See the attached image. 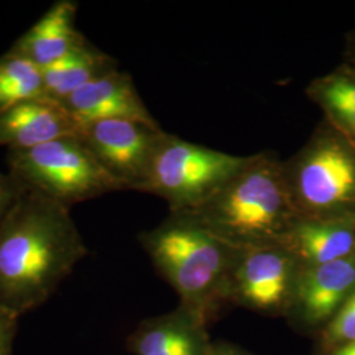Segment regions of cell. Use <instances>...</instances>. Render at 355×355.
<instances>
[{
    "mask_svg": "<svg viewBox=\"0 0 355 355\" xmlns=\"http://www.w3.org/2000/svg\"><path fill=\"white\" fill-rule=\"evenodd\" d=\"M86 255L70 209L24 189L0 227V304L19 318L37 309Z\"/></svg>",
    "mask_w": 355,
    "mask_h": 355,
    "instance_id": "1",
    "label": "cell"
},
{
    "mask_svg": "<svg viewBox=\"0 0 355 355\" xmlns=\"http://www.w3.org/2000/svg\"><path fill=\"white\" fill-rule=\"evenodd\" d=\"M205 228L236 249L278 242L299 217L286 178L284 162L274 153H257L193 211Z\"/></svg>",
    "mask_w": 355,
    "mask_h": 355,
    "instance_id": "2",
    "label": "cell"
},
{
    "mask_svg": "<svg viewBox=\"0 0 355 355\" xmlns=\"http://www.w3.org/2000/svg\"><path fill=\"white\" fill-rule=\"evenodd\" d=\"M141 242L186 302H202L230 283L237 249L192 216L170 212L159 227L141 236Z\"/></svg>",
    "mask_w": 355,
    "mask_h": 355,
    "instance_id": "3",
    "label": "cell"
},
{
    "mask_svg": "<svg viewBox=\"0 0 355 355\" xmlns=\"http://www.w3.org/2000/svg\"><path fill=\"white\" fill-rule=\"evenodd\" d=\"M284 170L299 216L355 217V145L329 123L318 124Z\"/></svg>",
    "mask_w": 355,
    "mask_h": 355,
    "instance_id": "4",
    "label": "cell"
},
{
    "mask_svg": "<svg viewBox=\"0 0 355 355\" xmlns=\"http://www.w3.org/2000/svg\"><path fill=\"white\" fill-rule=\"evenodd\" d=\"M8 173L26 190L70 209L120 191L76 135L24 150H8Z\"/></svg>",
    "mask_w": 355,
    "mask_h": 355,
    "instance_id": "5",
    "label": "cell"
},
{
    "mask_svg": "<svg viewBox=\"0 0 355 355\" xmlns=\"http://www.w3.org/2000/svg\"><path fill=\"white\" fill-rule=\"evenodd\" d=\"M249 157L209 149L165 132L140 192L162 198L170 212H190L215 195Z\"/></svg>",
    "mask_w": 355,
    "mask_h": 355,
    "instance_id": "6",
    "label": "cell"
},
{
    "mask_svg": "<svg viewBox=\"0 0 355 355\" xmlns=\"http://www.w3.org/2000/svg\"><path fill=\"white\" fill-rule=\"evenodd\" d=\"M164 135L161 127L129 119L102 120L76 129V136L120 190H141Z\"/></svg>",
    "mask_w": 355,
    "mask_h": 355,
    "instance_id": "7",
    "label": "cell"
},
{
    "mask_svg": "<svg viewBox=\"0 0 355 355\" xmlns=\"http://www.w3.org/2000/svg\"><path fill=\"white\" fill-rule=\"evenodd\" d=\"M299 263L278 242L237 249L230 286L248 304L272 309L292 297Z\"/></svg>",
    "mask_w": 355,
    "mask_h": 355,
    "instance_id": "8",
    "label": "cell"
},
{
    "mask_svg": "<svg viewBox=\"0 0 355 355\" xmlns=\"http://www.w3.org/2000/svg\"><path fill=\"white\" fill-rule=\"evenodd\" d=\"M58 104L76 129L89 123L112 119H129L159 127L142 102L132 78L119 69L91 80Z\"/></svg>",
    "mask_w": 355,
    "mask_h": 355,
    "instance_id": "9",
    "label": "cell"
},
{
    "mask_svg": "<svg viewBox=\"0 0 355 355\" xmlns=\"http://www.w3.org/2000/svg\"><path fill=\"white\" fill-rule=\"evenodd\" d=\"M278 243L300 267L318 266L355 254V217L322 218L299 216Z\"/></svg>",
    "mask_w": 355,
    "mask_h": 355,
    "instance_id": "10",
    "label": "cell"
},
{
    "mask_svg": "<svg viewBox=\"0 0 355 355\" xmlns=\"http://www.w3.org/2000/svg\"><path fill=\"white\" fill-rule=\"evenodd\" d=\"M355 291V254L318 266L300 267L292 297L308 321L318 322L338 312Z\"/></svg>",
    "mask_w": 355,
    "mask_h": 355,
    "instance_id": "11",
    "label": "cell"
},
{
    "mask_svg": "<svg viewBox=\"0 0 355 355\" xmlns=\"http://www.w3.org/2000/svg\"><path fill=\"white\" fill-rule=\"evenodd\" d=\"M76 135V124L58 103L46 98L17 103L0 111V146L24 150Z\"/></svg>",
    "mask_w": 355,
    "mask_h": 355,
    "instance_id": "12",
    "label": "cell"
},
{
    "mask_svg": "<svg viewBox=\"0 0 355 355\" xmlns=\"http://www.w3.org/2000/svg\"><path fill=\"white\" fill-rule=\"evenodd\" d=\"M78 3L58 0L37 23L17 38L8 51L24 57L41 70L76 49L86 37L76 29Z\"/></svg>",
    "mask_w": 355,
    "mask_h": 355,
    "instance_id": "13",
    "label": "cell"
},
{
    "mask_svg": "<svg viewBox=\"0 0 355 355\" xmlns=\"http://www.w3.org/2000/svg\"><path fill=\"white\" fill-rule=\"evenodd\" d=\"M117 69L114 58L89 44L87 38L61 60L42 69L44 96L61 103L91 80Z\"/></svg>",
    "mask_w": 355,
    "mask_h": 355,
    "instance_id": "14",
    "label": "cell"
},
{
    "mask_svg": "<svg viewBox=\"0 0 355 355\" xmlns=\"http://www.w3.org/2000/svg\"><path fill=\"white\" fill-rule=\"evenodd\" d=\"M306 96L324 114V120L355 145V71L341 64L315 78Z\"/></svg>",
    "mask_w": 355,
    "mask_h": 355,
    "instance_id": "15",
    "label": "cell"
},
{
    "mask_svg": "<svg viewBox=\"0 0 355 355\" xmlns=\"http://www.w3.org/2000/svg\"><path fill=\"white\" fill-rule=\"evenodd\" d=\"M45 98L42 70L24 57L6 51L0 55V111L17 103Z\"/></svg>",
    "mask_w": 355,
    "mask_h": 355,
    "instance_id": "16",
    "label": "cell"
},
{
    "mask_svg": "<svg viewBox=\"0 0 355 355\" xmlns=\"http://www.w3.org/2000/svg\"><path fill=\"white\" fill-rule=\"evenodd\" d=\"M137 355H198V343L189 328L175 318L144 325L132 338Z\"/></svg>",
    "mask_w": 355,
    "mask_h": 355,
    "instance_id": "17",
    "label": "cell"
},
{
    "mask_svg": "<svg viewBox=\"0 0 355 355\" xmlns=\"http://www.w3.org/2000/svg\"><path fill=\"white\" fill-rule=\"evenodd\" d=\"M328 338L331 343H337L355 341V291L331 320Z\"/></svg>",
    "mask_w": 355,
    "mask_h": 355,
    "instance_id": "18",
    "label": "cell"
},
{
    "mask_svg": "<svg viewBox=\"0 0 355 355\" xmlns=\"http://www.w3.org/2000/svg\"><path fill=\"white\" fill-rule=\"evenodd\" d=\"M24 187L10 174L0 170V227L12 212Z\"/></svg>",
    "mask_w": 355,
    "mask_h": 355,
    "instance_id": "19",
    "label": "cell"
},
{
    "mask_svg": "<svg viewBox=\"0 0 355 355\" xmlns=\"http://www.w3.org/2000/svg\"><path fill=\"white\" fill-rule=\"evenodd\" d=\"M19 316L0 304V355H15Z\"/></svg>",
    "mask_w": 355,
    "mask_h": 355,
    "instance_id": "20",
    "label": "cell"
},
{
    "mask_svg": "<svg viewBox=\"0 0 355 355\" xmlns=\"http://www.w3.org/2000/svg\"><path fill=\"white\" fill-rule=\"evenodd\" d=\"M343 64L349 66L355 71V31L350 32L346 37Z\"/></svg>",
    "mask_w": 355,
    "mask_h": 355,
    "instance_id": "21",
    "label": "cell"
},
{
    "mask_svg": "<svg viewBox=\"0 0 355 355\" xmlns=\"http://www.w3.org/2000/svg\"><path fill=\"white\" fill-rule=\"evenodd\" d=\"M334 355H355V341L353 343H345L341 346Z\"/></svg>",
    "mask_w": 355,
    "mask_h": 355,
    "instance_id": "22",
    "label": "cell"
},
{
    "mask_svg": "<svg viewBox=\"0 0 355 355\" xmlns=\"http://www.w3.org/2000/svg\"><path fill=\"white\" fill-rule=\"evenodd\" d=\"M211 355H239L237 353H234V352H232V350H225V349H220V350H217V352H214V353H211Z\"/></svg>",
    "mask_w": 355,
    "mask_h": 355,
    "instance_id": "23",
    "label": "cell"
}]
</instances>
